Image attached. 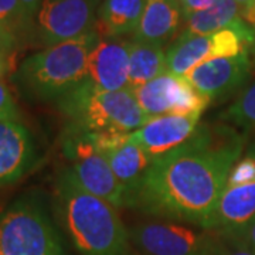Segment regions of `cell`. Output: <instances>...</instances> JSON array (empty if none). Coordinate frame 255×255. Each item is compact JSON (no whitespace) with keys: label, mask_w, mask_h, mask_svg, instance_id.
Returning a JSON list of instances; mask_svg holds the SVG:
<instances>
[{"label":"cell","mask_w":255,"mask_h":255,"mask_svg":"<svg viewBox=\"0 0 255 255\" xmlns=\"http://www.w3.org/2000/svg\"><path fill=\"white\" fill-rule=\"evenodd\" d=\"M243 149L244 137L236 130L200 125L189 142L153 162L132 206L209 230Z\"/></svg>","instance_id":"6da1fadb"},{"label":"cell","mask_w":255,"mask_h":255,"mask_svg":"<svg viewBox=\"0 0 255 255\" xmlns=\"http://www.w3.org/2000/svg\"><path fill=\"white\" fill-rule=\"evenodd\" d=\"M57 199L65 228L80 255H129V233L117 207L85 190L73 170L57 180Z\"/></svg>","instance_id":"7a4b0ae2"},{"label":"cell","mask_w":255,"mask_h":255,"mask_svg":"<svg viewBox=\"0 0 255 255\" xmlns=\"http://www.w3.org/2000/svg\"><path fill=\"white\" fill-rule=\"evenodd\" d=\"M98 38L100 33L94 28L28 55L20 64L14 80L34 98L58 101L87 81L88 60Z\"/></svg>","instance_id":"3957f363"},{"label":"cell","mask_w":255,"mask_h":255,"mask_svg":"<svg viewBox=\"0 0 255 255\" xmlns=\"http://www.w3.org/2000/svg\"><path fill=\"white\" fill-rule=\"evenodd\" d=\"M55 102L71 127L91 135L132 133L147 122L130 90L101 91L85 81Z\"/></svg>","instance_id":"277c9868"},{"label":"cell","mask_w":255,"mask_h":255,"mask_svg":"<svg viewBox=\"0 0 255 255\" xmlns=\"http://www.w3.org/2000/svg\"><path fill=\"white\" fill-rule=\"evenodd\" d=\"M255 46V30L244 20L234 27L196 36L182 33L166 51L167 73L184 77L213 58L236 57L251 51Z\"/></svg>","instance_id":"5b68a950"},{"label":"cell","mask_w":255,"mask_h":255,"mask_svg":"<svg viewBox=\"0 0 255 255\" xmlns=\"http://www.w3.org/2000/svg\"><path fill=\"white\" fill-rule=\"evenodd\" d=\"M0 255H65L61 238L46 213L17 203L0 214Z\"/></svg>","instance_id":"8992f818"},{"label":"cell","mask_w":255,"mask_h":255,"mask_svg":"<svg viewBox=\"0 0 255 255\" xmlns=\"http://www.w3.org/2000/svg\"><path fill=\"white\" fill-rule=\"evenodd\" d=\"M129 241L142 255H216L223 234L190 228L174 221H146L128 230Z\"/></svg>","instance_id":"52a82bcc"},{"label":"cell","mask_w":255,"mask_h":255,"mask_svg":"<svg viewBox=\"0 0 255 255\" xmlns=\"http://www.w3.org/2000/svg\"><path fill=\"white\" fill-rule=\"evenodd\" d=\"M68 127L63 139V153L70 160V169L77 180L85 190L107 200L114 207H128L124 187L91 135L78 128Z\"/></svg>","instance_id":"ba28073f"},{"label":"cell","mask_w":255,"mask_h":255,"mask_svg":"<svg viewBox=\"0 0 255 255\" xmlns=\"http://www.w3.org/2000/svg\"><path fill=\"white\" fill-rule=\"evenodd\" d=\"M102 0H43L34 21L40 43L46 47L84 36L95 28Z\"/></svg>","instance_id":"9c48e42d"},{"label":"cell","mask_w":255,"mask_h":255,"mask_svg":"<svg viewBox=\"0 0 255 255\" xmlns=\"http://www.w3.org/2000/svg\"><path fill=\"white\" fill-rule=\"evenodd\" d=\"M132 92L147 119L163 115H201L210 104L184 77L170 73L159 75Z\"/></svg>","instance_id":"30bf717a"},{"label":"cell","mask_w":255,"mask_h":255,"mask_svg":"<svg viewBox=\"0 0 255 255\" xmlns=\"http://www.w3.org/2000/svg\"><path fill=\"white\" fill-rule=\"evenodd\" d=\"M91 137L124 187L128 207H130L153 160L140 146L129 139V133H102L91 135Z\"/></svg>","instance_id":"8fae6325"},{"label":"cell","mask_w":255,"mask_h":255,"mask_svg":"<svg viewBox=\"0 0 255 255\" xmlns=\"http://www.w3.org/2000/svg\"><path fill=\"white\" fill-rule=\"evenodd\" d=\"M251 51L236 57L213 58L191 70L184 78L210 102L226 98L246 85L254 68Z\"/></svg>","instance_id":"7c38bea8"},{"label":"cell","mask_w":255,"mask_h":255,"mask_svg":"<svg viewBox=\"0 0 255 255\" xmlns=\"http://www.w3.org/2000/svg\"><path fill=\"white\" fill-rule=\"evenodd\" d=\"M201 115H163L147 119L129 139L140 146L153 162L189 142L200 127Z\"/></svg>","instance_id":"4fadbf2b"},{"label":"cell","mask_w":255,"mask_h":255,"mask_svg":"<svg viewBox=\"0 0 255 255\" xmlns=\"http://www.w3.org/2000/svg\"><path fill=\"white\" fill-rule=\"evenodd\" d=\"M130 40L100 36L88 60L87 82L101 91L128 90Z\"/></svg>","instance_id":"5bb4252c"},{"label":"cell","mask_w":255,"mask_h":255,"mask_svg":"<svg viewBox=\"0 0 255 255\" xmlns=\"http://www.w3.org/2000/svg\"><path fill=\"white\" fill-rule=\"evenodd\" d=\"M255 220V182L227 183L209 230L238 236Z\"/></svg>","instance_id":"9a60e30c"},{"label":"cell","mask_w":255,"mask_h":255,"mask_svg":"<svg viewBox=\"0 0 255 255\" xmlns=\"http://www.w3.org/2000/svg\"><path fill=\"white\" fill-rule=\"evenodd\" d=\"M36 160V146L26 127L17 121L0 122V186L11 184Z\"/></svg>","instance_id":"2e32d148"},{"label":"cell","mask_w":255,"mask_h":255,"mask_svg":"<svg viewBox=\"0 0 255 255\" xmlns=\"http://www.w3.org/2000/svg\"><path fill=\"white\" fill-rule=\"evenodd\" d=\"M183 18L179 0H146L133 40L163 47L177 33Z\"/></svg>","instance_id":"e0dca14e"},{"label":"cell","mask_w":255,"mask_h":255,"mask_svg":"<svg viewBox=\"0 0 255 255\" xmlns=\"http://www.w3.org/2000/svg\"><path fill=\"white\" fill-rule=\"evenodd\" d=\"M146 0H102L95 28L100 36L124 37L136 31Z\"/></svg>","instance_id":"ac0fdd59"},{"label":"cell","mask_w":255,"mask_h":255,"mask_svg":"<svg viewBox=\"0 0 255 255\" xmlns=\"http://www.w3.org/2000/svg\"><path fill=\"white\" fill-rule=\"evenodd\" d=\"M164 73H167V65L163 47L132 38L129 54L128 90L133 91Z\"/></svg>","instance_id":"d6986e66"},{"label":"cell","mask_w":255,"mask_h":255,"mask_svg":"<svg viewBox=\"0 0 255 255\" xmlns=\"http://www.w3.org/2000/svg\"><path fill=\"white\" fill-rule=\"evenodd\" d=\"M241 6L236 0H217L211 7L186 18V34H210L234 27L241 21Z\"/></svg>","instance_id":"ffe728a7"},{"label":"cell","mask_w":255,"mask_h":255,"mask_svg":"<svg viewBox=\"0 0 255 255\" xmlns=\"http://www.w3.org/2000/svg\"><path fill=\"white\" fill-rule=\"evenodd\" d=\"M221 118L255 132V80L248 84L237 100L221 114Z\"/></svg>","instance_id":"44dd1931"},{"label":"cell","mask_w":255,"mask_h":255,"mask_svg":"<svg viewBox=\"0 0 255 255\" xmlns=\"http://www.w3.org/2000/svg\"><path fill=\"white\" fill-rule=\"evenodd\" d=\"M0 21L17 38L34 30L28 23L20 0H0Z\"/></svg>","instance_id":"7402d4cb"},{"label":"cell","mask_w":255,"mask_h":255,"mask_svg":"<svg viewBox=\"0 0 255 255\" xmlns=\"http://www.w3.org/2000/svg\"><path fill=\"white\" fill-rule=\"evenodd\" d=\"M17 105L10 94L7 84L0 78V122L17 121Z\"/></svg>","instance_id":"603a6c76"},{"label":"cell","mask_w":255,"mask_h":255,"mask_svg":"<svg viewBox=\"0 0 255 255\" xmlns=\"http://www.w3.org/2000/svg\"><path fill=\"white\" fill-rule=\"evenodd\" d=\"M216 255H255V250L240 237L223 234V243Z\"/></svg>","instance_id":"cb8c5ba5"},{"label":"cell","mask_w":255,"mask_h":255,"mask_svg":"<svg viewBox=\"0 0 255 255\" xmlns=\"http://www.w3.org/2000/svg\"><path fill=\"white\" fill-rule=\"evenodd\" d=\"M179 1L182 6L184 20H186L196 13H200L203 10L211 7L217 0H179Z\"/></svg>","instance_id":"d4e9b609"},{"label":"cell","mask_w":255,"mask_h":255,"mask_svg":"<svg viewBox=\"0 0 255 255\" xmlns=\"http://www.w3.org/2000/svg\"><path fill=\"white\" fill-rule=\"evenodd\" d=\"M18 46V38L9 28L6 27L1 21H0V47H3L6 51H9L11 54H14L16 48Z\"/></svg>","instance_id":"484cf974"},{"label":"cell","mask_w":255,"mask_h":255,"mask_svg":"<svg viewBox=\"0 0 255 255\" xmlns=\"http://www.w3.org/2000/svg\"><path fill=\"white\" fill-rule=\"evenodd\" d=\"M21 1V6L23 10L26 13V17H27L28 23L31 24V27L34 28V21H36V16L40 10V6L43 3V0H20Z\"/></svg>","instance_id":"4316f807"},{"label":"cell","mask_w":255,"mask_h":255,"mask_svg":"<svg viewBox=\"0 0 255 255\" xmlns=\"http://www.w3.org/2000/svg\"><path fill=\"white\" fill-rule=\"evenodd\" d=\"M241 18L255 30V0L241 7Z\"/></svg>","instance_id":"83f0119b"},{"label":"cell","mask_w":255,"mask_h":255,"mask_svg":"<svg viewBox=\"0 0 255 255\" xmlns=\"http://www.w3.org/2000/svg\"><path fill=\"white\" fill-rule=\"evenodd\" d=\"M236 237H240L244 243H247L251 248H254L255 250V220L246 228V230H244V231H243V233H240Z\"/></svg>","instance_id":"f1b7e54d"},{"label":"cell","mask_w":255,"mask_h":255,"mask_svg":"<svg viewBox=\"0 0 255 255\" xmlns=\"http://www.w3.org/2000/svg\"><path fill=\"white\" fill-rule=\"evenodd\" d=\"M10 58L11 55L0 50V78L10 70Z\"/></svg>","instance_id":"f546056e"},{"label":"cell","mask_w":255,"mask_h":255,"mask_svg":"<svg viewBox=\"0 0 255 255\" xmlns=\"http://www.w3.org/2000/svg\"><path fill=\"white\" fill-rule=\"evenodd\" d=\"M236 1L243 7V6H247L248 3H251V1H254V0H236Z\"/></svg>","instance_id":"4dcf8cb0"},{"label":"cell","mask_w":255,"mask_h":255,"mask_svg":"<svg viewBox=\"0 0 255 255\" xmlns=\"http://www.w3.org/2000/svg\"><path fill=\"white\" fill-rule=\"evenodd\" d=\"M251 55H253V60H254V63H255V46H254V48L251 50Z\"/></svg>","instance_id":"1f68e13d"},{"label":"cell","mask_w":255,"mask_h":255,"mask_svg":"<svg viewBox=\"0 0 255 255\" xmlns=\"http://www.w3.org/2000/svg\"><path fill=\"white\" fill-rule=\"evenodd\" d=\"M0 50H1V51H4V53H7V54L13 55V54H11V53H9V51H6V50H4V48H3V47H0Z\"/></svg>","instance_id":"d6a6232c"},{"label":"cell","mask_w":255,"mask_h":255,"mask_svg":"<svg viewBox=\"0 0 255 255\" xmlns=\"http://www.w3.org/2000/svg\"><path fill=\"white\" fill-rule=\"evenodd\" d=\"M140 255H142V254H140Z\"/></svg>","instance_id":"836d02e7"}]
</instances>
